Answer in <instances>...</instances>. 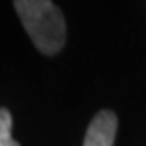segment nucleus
<instances>
[{
	"instance_id": "1",
	"label": "nucleus",
	"mask_w": 146,
	"mask_h": 146,
	"mask_svg": "<svg viewBox=\"0 0 146 146\" xmlns=\"http://www.w3.org/2000/svg\"><path fill=\"white\" fill-rule=\"evenodd\" d=\"M13 5L37 50L54 55L62 49L67 39V26L62 11L52 2L16 0Z\"/></svg>"
},
{
	"instance_id": "3",
	"label": "nucleus",
	"mask_w": 146,
	"mask_h": 146,
	"mask_svg": "<svg viewBox=\"0 0 146 146\" xmlns=\"http://www.w3.org/2000/svg\"><path fill=\"white\" fill-rule=\"evenodd\" d=\"M11 125L13 119L7 109H0V146H20L18 141L11 138Z\"/></svg>"
},
{
	"instance_id": "2",
	"label": "nucleus",
	"mask_w": 146,
	"mask_h": 146,
	"mask_svg": "<svg viewBox=\"0 0 146 146\" xmlns=\"http://www.w3.org/2000/svg\"><path fill=\"white\" fill-rule=\"evenodd\" d=\"M117 131V115L112 110H101L89 123L83 146H114Z\"/></svg>"
}]
</instances>
